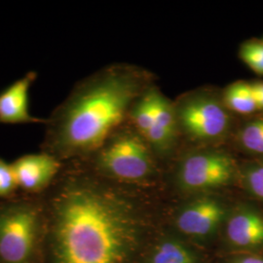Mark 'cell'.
Returning a JSON list of instances; mask_svg holds the SVG:
<instances>
[{"mask_svg": "<svg viewBox=\"0 0 263 263\" xmlns=\"http://www.w3.org/2000/svg\"><path fill=\"white\" fill-rule=\"evenodd\" d=\"M43 199V263H141L164 226L166 208L146 189L105 179L80 161L64 164Z\"/></svg>", "mask_w": 263, "mask_h": 263, "instance_id": "cell-1", "label": "cell"}, {"mask_svg": "<svg viewBox=\"0 0 263 263\" xmlns=\"http://www.w3.org/2000/svg\"><path fill=\"white\" fill-rule=\"evenodd\" d=\"M139 90L137 76L123 66L88 78L46 118L40 151L64 164L88 158L120 128Z\"/></svg>", "mask_w": 263, "mask_h": 263, "instance_id": "cell-2", "label": "cell"}, {"mask_svg": "<svg viewBox=\"0 0 263 263\" xmlns=\"http://www.w3.org/2000/svg\"><path fill=\"white\" fill-rule=\"evenodd\" d=\"M46 233L43 195L0 200V263H43Z\"/></svg>", "mask_w": 263, "mask_h": 263, "instance_id": "cell-3", "label": "cell"}, {"mask_svg": "<svg viewBox=\"0 0 263 263\" xmlns=\"http://www.w3.org/2000/svg\"><path fill=\"white\" fill-rule=\"evenodd\" d=\"M119 129L98 151L80 162L115 182L143 189L154 186L158 176L146 144L137 134Z\"/></svg>", "mask_w": 263, "mask_h": 263, "instance_id": "cell-4", "label": "cell"}, {"mask_svg": "<svg viewBox=\"0 0 263 263\" xmlns=\"http://www.w3.org/2000/svg\"><path fill=\"white\" fill-rule=\"evenodd\" d=\"M235 197L221 192L179 198L175 205L166 207L164 226L214 256Z\"/></svg>", "mask_w": 263, "mask_h": 263, "instance_id": "cell-5", "label": "cell"}, {"mask_svg": "<svg viewBox=\"0 0 263 263\" xmlns=\"http://www.w3.org/2000/svg\"><path fill=\"white\" fill-rule=\"evenodd\" d=\"M239 163L218 151L192 153L181 160L171 179L178 197L228 192L237 188Z\"/></svg>", "mask_w": 263, "mask_h": 263, "instance_id": "cell-6", "label": "cell"}, {"mask_svg": "<svg viewBox=\"0 0 263 263\" xmlns=\"http://www.w3.org/2000/svg\"><path fill=\"white\" fill-rule=\"evenodd\" d=\"M234 254H263V208L242 194L234 199L214 257Z\"/></svg>", "mask_w": 263, "mask_h": 263, "instance_id": "cell-7", "label": "cell"}, {"mask_svg": "<svg viewBox=\"0 0 263 263\" xmlns=\"http://www.w3.org/2000/svg\"><path fill=\"white\" fill-rule=\"evenodd\" d=\"M178 123L194 140L216 141L224 138L231 128V116L223 102L212 96L190 97L176 108Z\"/></svg>", "mask_w": 263, "mask_h": 263, "instance_id": "cell-8", "label": "cell"}, {"mask_svg": "<svg viewBox=\"0 0 263 263\" xmlns=\"http://www.w3.org/2000/svg\"><path fill=\"white\" fill-rule=\"evenodd\" d=\"M20 193L44 195L61 174L64 163L55 156L39 151L22 155L11 162Z\"/></svg>", "mask_w": 263, "mask_h": 263, "instance_id": "cell-9", "label": "cell"}, {"mask_svg": "<svg viewBox=\"0 0 263 263\" xmlns=\"http://www.w3.org/2000/svg\"><path fill=\"white\" fill-rule=\"evenodd\" d=\"M214 258L213 254L163 226L141 263H213Z\"/></svg>", "mask_w": 263, "mask_h": 263, "instance_id": "cell-10", "label": "cell"}, {"mask_svg": "<svg viewBox=\"0 0 263 263\" xmlns=\"http://www.w3.org/2000/svg\"><path fill=\"white\" fill-rule=\"evenodd\" d=\"M35 70H29L0 91V124H44L46 119L33 116L29 110V92L37 79Z\"/></svg>", "mask_w": 263, "mask_h": 263, "instance_id": "cell-11", "label": "cell"}, {"mask_svg": "<svg viewBox=\"0 0 263 263\" xmlns=\"http://www.w3.org/2000/svg\"><path fill=\"white\" fill-rule=\"evenodd\" d=\"M178 118L176 108L158 91L155 93L154 121L145 137L156 151L165 152L173 145L177 136Z\"/></svg>", "mask_w": 263, "mask_h": 263, "instance_id": "cell-12", "label": "cell"}, {"mask_svg": "<svg viewBox=\"0 0 263 263\" xmlns=\"http://www.w3.org/2000/svg\"><path fill=\"white\" fill-rule=\"evenodd\" d=\"M237 189L263 208V160H248L239 164Z\"/></svg>", "mask_w": 263, "mask_h": 263, "instance_id": "cell-13", "label": "cell"}, {"mask_svg": "<svg viewBox=\"0 0 263 263\" xmlns=\"http://www.w3.org/2000/svg\"><path fill=\"white\" fill-rule=\"evenodd\" d=\"M237 143L252 159L263 160V112L250 116L240 126Z\"/></svg>", "mask_w": 263, "mask_h": 263, "instance_id": "cell-14", "label": "cell"}, {"mask_svg": "<svg viewBox=\"0 0 263 263\" xmlns=\"http://www.w3.org/2000/svg\"><path fill=\"white\" fill-rule=\"evenodd\" d=\"M223 104L229 111L240 115L252 116L258 112L251 82L237 81L229 85L223 94Z\"/></svg>", "mask_w": 263, "mask_h": 263, "instance_id": "cell-15", "label": "cell"}, {"mask_svg": "<svg viewBox=\"0 0 263 263\" xmlns=\"http://www.w3.org/2000/svg\"><path fill=\"white\" fill-rule=\"evenodd\" d=\"M155 93L156 90L148 91L141 101L132 108L131 115L136 127L144 137L151 131L155 115Z\"/></svg>", "mask_w": 263, "mask_h": 263, "instance_id": "cell-16", "label": "cell"}, {"mask_svg": "<svg viewBox=\"0 0 263 263\" xmlns=\"http://www.w3.org/2000/svg\"><path fill=\"white\" fill-rule=\"evenodd\" d=\"M239 55L254 72L263 76V41L261 39H251L244 42L240 47Z\"/></svg>", "mask_w": 263, "mask_h": 263, "instance_id": "cell-17", "label": "cell"}, {"mask_svg": "<svg viewBox=\"0 0 263 263\" xmlns=\"http://www.w3.org/2000/svg\"><path fill=\"white\" fill-rule=\"evenodd\" d=\"M19 193L11 163L0 157V200L11 199Z\"/></svg>", "mask_w": 263, "mask_h": 263, "instance_id": "cell-18", "label": "cell"}, {"mask_svg": "<svg viewBox=\"0 0 263 263\" xmlns=\"http://www.w3.org/2000/svg\"><path fill=\"white\" fill-rule=\"evenodd\" d=\"M213 263H263V254H234L216 256Z\"/></svg>", "mask_w": 263, "mask_h": 263, "instance_id": "cell-19", "label": "cell"}, {"mask_svg": "<svg viewBox=\"0 0 263 263\" xmlns=\"http://www.w3.org/2000/svg\"><path fill=\"white\" fill-rule=\"evenodd\" d=\"M252 83V88L254 92V100L257 106L258 112H263V81H254Z\"/></svg>", "mask_w": 263, "mask_h": 263, "instance_id": "cell-20", "label": "cell"}, {"mask_svg": "<svg viewBox=\"0 0 263 263\" xmlns=\"http://www.w3.org/2000/svg\"><path fill=\"white\" fill-rule=\"evenodd\" d=\"M261 40H262V41H263V37H262V38H261Z\"/></svg>", "mask_w": 263, "mask_h": 263, "instance_id": "cell-21", "label": "cell"}]
</instances>
